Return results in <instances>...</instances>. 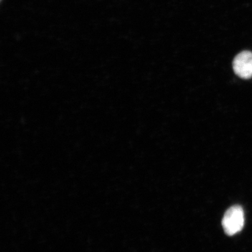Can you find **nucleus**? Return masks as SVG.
<instances>
[{
    "instance_id": "f257e3e1",
    "label": "nucleus",
    "mask_w": 252,
    "mask_h": 252,
    "mask_svg": "<svg viewBox=\"0 0 252 252\" xmlns=\"http://www.w3.org/2000/svg\"><path fill=\"white\" fill-rule=\"evenodd\" d=\"M244 225H245V214L242 207L234 205L230 207L225 212L222 220V226L227 235L237 234L243 229Z\"/></svg>"
},
{
    "instance_id": "f03ea898",
    "label": "nucleus",
    "mask_w": 252,
    "mask_h": 252,
    "mask_svg": "<svg viewBox=\"0 0 252 252\" xmlns=\"http://www.w3.org/2000/svg\"><path fill=\"white\" fill-rule=\"evenodd\" d=\"M233 70L239 77L244 79L252 77V53L245 51L235 56L233 63Z\"/></svg>"
}]
</instances>
